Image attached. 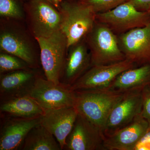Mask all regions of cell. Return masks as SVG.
I'll return each mask as SVG.
<instances>
[{
  "instance_id": "6da1fadb",
  "label": "cell",
  "mask_w": 150,
  "mask_h": 150,
  "mask_svg": "<svg viewBox=\"0 0 150 150\" xmlns=\"http://www.w3.org/2000/svg\"><path fill=\"white\" fill-rule=\"evenodd\" d=\"M0 52L17 56L33 69H42L40 48L25 21L0 18Z\"/></svg>"
},
{
  "instance_id": "7a4b0ae2",
  "label": "cell",
  "mask_w": 150,
  "mask_h": 150,
  "mask_svg": "<svg viewBox=\"0 0 150 150\" xmlns=\"http://www.w3.org/2000/svg\"><path fill=\"white\" fill-rule=\"evenodd\" d=\"M74 107L78 113L99 128L105 126L113 107L127 93L109 88L75 91Z\"/></svg>"
},
{
  "instance_id": "3957f363",
  "label": "cell",
  "mask_w": 150,
  "mask_h": 150,
  "mask_svg": "<svg viewBox=\"0 0 150 150\" xmlns=\"http://www.w3.org/2000/svg\"><path fill=\"white\" fill-rule=\"evenodd\" d=\"M62 17L61 30L68 47L85 38L96 22V13L81 0H63L59 8Z\"/></svg>"
},
{
  "instance_id": "277c9868",
  "label": "cell",
  "mask_w": 150,
  "mask_h": 150,
  "mask_svg": "<svg viewBox=\"0 0 150 150\" xmlns=\"http://www.w3.org/2000/svg\"><path fill=\"white\" fill-rule=\"evenodd\" d=\"M25 22L36 38L51 36L61 30V12L47 0L25 1Z\"/></svg>"
},
{
  "instance_id": "5b68a950",
  "label": "cell",
  "mask_w": 150,
  "mask_h": 150,
  "mask_svg": "<svg viewBox=\"0 0 150 150\" xmlns=\"http://www.w3.org/2000/svg\"><path fill=\"white\" fill-rule=\"evenodd\" d=\"M85 40L91 59V66L109 65L126 60L118 38L107 26L96 21Z\"/></svg>"
},
{
  "instance_id": "8992f818",
  "label": "cell",
  "mask_w": 150,
  "mask_h": 150,
  "mask_svg": "<svg viewBox=\"0 0 150 150\" xmlns=\"http://www.w3.org/2000/svg\"><path fill=\"white\" fill-rule=\"evenodd\" d=\"M36 39L40 46V62L45 76L54 83H60L69 48L67 37L60 30L49 37Z\"/></svg>"
},
{
  "instance_id": "52a82bcc",
  "label": "cell",
  "mask_w": 150,
  "mask_h": 150,
  "mask_svg": "<svg viewBox=\"0 0 150 150\" xmlns=\"http://www.w3.org/2000/svg\"><path fill=\"white\" fill-rule=\"evenodd\" d=\"M96 21L106 25L117 35L150 23L149 12L138 10L129 1L107 12L96 14Z\"/></svg>"
},
{
  "instance_id": "ba28073f",
  "label": "cell",
  "mask_w": 150,
  "mask_h": 150,
  "mask_svg": "<svg viewBox=\"0 0 150 150\" xmlns=\"http://www.w3.org/2000/svg\"><path fill=\"white\" fill-rule=\"evenodd\" d=\"M28 95L45 110L74 106L76 93L70 87L48 80L44 74L38 76Z\"/></svg>"
},
{
  "instance_id": "9c48e42d",
  "label": "cell",
  "mask_w": 150,
  "mask_h": 150,
  "mask_svg": "<svg viewBox=\"0 0 150 150\" xmlns=\"http://www.w3.org/2000/svg\"><path fill=\"white\" fill-rule=\"evenodd\" d=\"M142 91L127 93L115 105L105 126V137L110 136L128 126L141 114L143 103Z\"/></svg>"
},
{
  "instance_id": "30bf717a",
  "label": "cell",
  "mask_w": 150,
  "mask_h": 150,
  "mask_svg": "<svg viewBox=\"0 0 150 150\" xmlns=\"http://www.w3.org/2000/svg\"><path fill=\"white\" fill-rule=\"evenodd\" d=\"M137 67L128 59L109 65L91 66L71 88L74 91L108 88L118 75Z\"/></svg>"
},
{
  "instance_id": "8fae6325",
  "label": "cell",
  "mask_w": 150,
  "mask_h": 150,
  "mask_svg": "<svg viewBox=\"0 0 150 150\" xmlns=\"http://www.w3.org/2000/svg\"><path fill=\"white\" fill-rule=\"evenodd\" d=\"M117 36L119 47L126 59L139 67L150 64V23Z\"/></svg>"
},
{
  "instance_id": "7c38bea8",
  "label": "cell",
  "mask_w": 150,
  "mask_h": 150,
  "mask_svg": "<svg viewBox=\"0 0 150 150\" xmlns=\"http://www.w3.org/2000/svg\"><path fill=\"white\" fill-rule=\"evenodd\" d=\"M104 139V134L99 128L78 113L64 150H105Z\"/></svg>"
},
{
  "instance_id": "4fadbf2b",
  "label": "cell",
  "mask_w": 150,
  "mask_h": 150,
  "mask_svg": "<svg viewBox=\"0 0 150 150\" xmlns=\"http://www.w3.org/2000/svg\"><path fill=\"white\" fill-rule=\"evenodd\" d=\"M42 69L29 68L0 74V102L28 95Z\"/></svg>"
},
{
  "instance_id": "5bb4252c",
  "label": "cell",
  "mask_w": 150,
  "mask_h": 150,
  "mask_svg": "<svg viewBox=\"0 0 150 150\" xmlns=\"http://www.w3.org/2000/svg\"><path fill=\"white\" fill-rule=\"evenodd\" d=\"M42 116L31 118L1 117L0 150H21L30 131L41 123Z\"/></svg>"
},
{
  "instance_id": "9a60e30c",
  "label": "cell",
  "mask_w": 150,
  "mask_h": 150,
  "mask_svg": "<svg viewBox=\"0 0 150 150\" xmlns=\"http://www.w3.org/2000/svg\"><path fill=\"white\" fill-rule=\"evenodd\" d=\"M91 67V55L84 38L69 47L60 83L71 87Z\"/></svg>"
},
{
  "instance_id": "2e32d148",
  "label": "cell",
  "mask_w": 150,
  "mask_h": 150,
  "mask_svg": "<svg viewBox=\"0 0 150 150\" xmlns=\"http://www.w3.org/2000/svg\"><path fill=\"white\" fill-rule=\"evenodd\" d=\"M78 112L74 106L45 111L40 124L53 134L64 150L67 137L72 130Z\"/></svg>"
},
{
  "instance_id": "e0dca14e",
  "label": "cell",
  "mask_w": 150,
  "mask_h": 150,
  "mask_svg": "<svg viewBox=\"0 0 150 150\" xmlns=\"http://www.w3.org/2000/svg\"><path fill=\"white\" fill-rule=\"evenodd\" d=\"M148 129L147 121L140 114L128 126L105 137V150H135L137 144L147 132Z\"/></svg>"
},
{
  "instance_id": "ac0fdd59",
  "label": "cell",
  "mask_w": 150,
  "mask_h": 150,
  "mask_svg": "<svg viewBox=\"0 0 150 150\" xmlns=\"http://www.w3.org/2000/svg\"><path fill=\"white\" fill-rule=\"evenodd\" d=\"M150 85V64L126 70L118 75L108 88L128 92L141 91Z\"/></svg>"
},
{
  "instance_id": "d6986e66",
  "label": "cell",
  "mask_w": 150,
  "mask_h": 150,
  "mask_svg": "<svg viewBox=\"0 0 150 150\" xmlns=\"http://www.w3.org/2000/svg\"><path fill=\"white\" fill-rule=\"evenodd\" d=\"M0 112L1 117L31 118L42 116L45 110L27 95L1 103Z\"/></svg>"
},
{
  "instance_id": "ffe728a7",
  "label": "cell",
  "mask_w": 150,
  "mask_h": 150,
  "mask_svg": "<svg viewBox=\"0 0 150 150\" xmlns=\"http://www.w3.org/2000/svg\"><path fill=\"white\" fill-rule=\"evenodd\" d=\"M54 135L41 124L33 128L26 136L21 150H61Z\"/></svg>"
},
{
  "instance_id": "44dd1931",
  "label": "cell",
  "mask_w": 150,
  "mask_h": 150,
  "mask_svg": "<svg viewBox=\"0 0 150 150\" xmlns=\"http://www.w3.org/2000/svg\"><path fill=\"white\" fill-rule=\"evenodd\" d=\"M24 0H0V18L25 21Z\"/></svg>"
},
{
  "instance_id": "7402d4cb",
  "label": "cell",
  "mask_w": 150,
  "mask_h": 150,
  "mask_svg": "<svg viewBox=\"0 0 150 150\" xmlns=\"http://www.w3.org/2000/svg\"><path fill=\"white\" fill-rule=\"evenodd\" d=\"M29 68H31L21 58L12 54L0 52V74Z\"/></svg>"
},
{
  "instance_id": "603a6c76",
  "label": "cell",
  "mask_w": 150,
  "mask_h": 150,
  "mask_svg": "<svg viewBox=\"0 0 150 150\" xmlns=\"http://www.w3.org/2000/svg\"><path fill=\"white\" fill-rule=\"evenodd\" d=\"M89 6L96 14L104 13L112 10L129 0H81Z\"/></svg>"
},
{
  "instance_id": "cb8c5ba5",
  "label": "cell",
  "mask_w": 150,
  "mask_h": 150,
  "mask_svg": "<svg viewBox=\"0 0 150 150\" xmlns=\"http://www.w3.org/2000/svg\"><path fill=\"white\" fill-rule=\"evenodd\" d=\"M142 96L143 103L141 114L148 122L149 131L150 129V85L147 86L143 90Z\"/></svg>"
},
{
  "instance_id": "d4e9b609",
  "label": "cell",
  "mask_w": 150,
  "mask_h": 150,
  "mask_svg": "<svg viewBox=\"0 0 150 150\" xmlns=\"http://www.w3.org/2000/svg\"><path fill=\"white\" fill-rule=\"evenodd\" d=\"M138 10L148 11L150 8V0H129Z\"/></svg>"
},
{
  "instance_id": "484cf974",
  "label": "cell",
  "mask_w": 150,
  "mask_h": 150,
  "mask_svg": "<svg viewBox=\"0 0 150 150\" xmlns=\"http://www.w3.org/2000/svg\"><path fill=\"white\" fill-rule=\"evenodd\" d=\"M135 150H150V142H139Z\"/></svg>"
},
{
  "instance_id": "4316f807",
  "label": "cell",
  "mask_w": 150,
  "mask_h": 150,
  "mask_svg": "<svg viewBox=\"0 0 150 150\" xmlns=\"http://www.w3.org/2000/svg\"><path fill=\"white\" fill-rule=\"evenodd\" d=\"M139 142H150V129L142 137Z\"/></svg>"
},
{
  "instance_id": "83f0119b",
  "label": "cell",
  "mask_w": 150,
  "mask_h": 150,
  "mask_svg": "<svg viewBox=\"0 0 150 150\" xmlns=\"http://www.w3.org/2000/svg\"><path fill=\"white\" fill-rule=\"evenodd\" d=\"M51 1L52 4L59 9L60 4L62 2L63 0H51Z\"/></svg>"
},
{
  "instance_id": "f1b7e54d",
  "label": "cell",
  "mask_w": 150,
  "mask_h": 150,
  "mask_svg": "<svg viewBox=\"0 0 150 150\" xmlns=\"http://www.w3.org/2000/svg\"><path fill=\"white\" fill-rule=\"evenodd\" d=\"M47 1H48L50 2H51V4H52V2H51V0H47Z\"/></svg>"
},
{
  "instance_id": "f546056e",
  "label": "cell",
  "mask_w": 150,
  "mask_h": 150,
  "mask_svg": "<svg viewBox=\"0 0 150 150\" xmlns=\"http://www.w3.org/2000/svg\"><path fill=\"white\" fill-rule=\"evenodd\" d=\"M148 11L149 12V14H150V8L149 10V11Z\"/></svg>"
},
{
  "instance_id": "4dcf8cb0",
  "label": "cell",
  "mask_w": 150,
  "mask_h": 150,
  "mask_svg": "<svg viewBox=\"0 0 150 150\" xmlns=\"http://www.w3.org/2000/svg\"><path fill=\"white\" fill-rule=\"evenodd\" d=\"M24 1H27V0H24Z\"/></svg>"
}]
</instances>
